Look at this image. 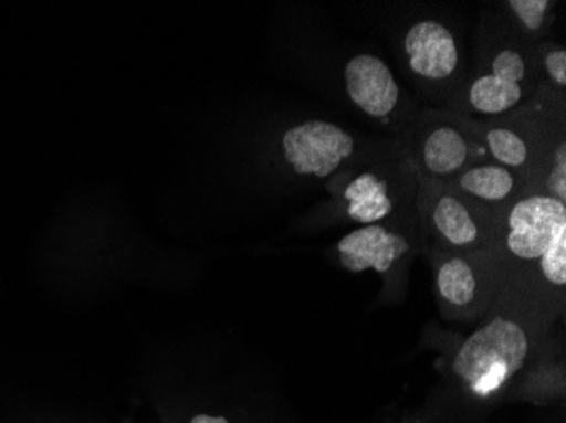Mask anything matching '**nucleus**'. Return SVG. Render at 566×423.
I'll return each mask as SVG.
<instances>
[{
  "label": "nucleus",
  "mask_w": 566,
  "mask_h": 423,
  "mask_svg": "<svg viewBox=\"0 0 566 423\" xmlns=\"http://www.w3.org/2000/svg\"><path fill=\"white\" fill-rule=\"evenodd\" d=\"M507 247L520 260L539 261L552 285H566V203L530 195L514 203L507 218Z\"/></svg>",
  "instance_id": "nucleus-1"
},
{
  "label": "nucleus",
  "mask_w": 566,
  "mask_h": 423,
  "mask_svg": "<svg viewBox=\"0 0 566 423\" xmlns=\"http://www.w3.org/2000/svg\"><path fill=\"white\" fill-rule=\"evenodd\" d=\"M527 355L526 330L520 324L495 317L461 343L453 371L479 396H489L523 368Z\"/></svg>",
  "instance_id": "nucleus-2"
},
{
  "label": "nucleus",
  "mask_w": 566,
  "mask_h": 423,
  "mask_svg": "<svg viewBox=\"0 0 566 423\" xmlns=\"http://www.w3.org/2000/svg\"><path fill=\"white\" fill-rule=\"evenodd\" d=\"M283 156L295 173L326 178L355 152V139L326 120H307L283 135Z\"/></svg>",
  "instance_id": "nucleus-3"
},
{
  "label": "nucleus",
  "mask_w": 566,
  "mask_h": 423,
  "mask_svg": "<svg viewBox=\"0 0 566 423\" xmlns=\"http://www.w3.org/2000/svg\"><path fill=\"white\" fill-rule=\"evenodd\" d=\"M526 78V59L514 47H505L492 60L491 70L473 82L469 92L470 105L485 116L509 113L523 101Z\"/></svg>",
  "instance_id": "nucleus-4"
},
{
  "label": "nucleus",
  "mask_w": 566,
  "mask_h": 423,
  "mask_svg": "<svg viewBox=\"0 0 566 423\" xmlns=\"http://www.w3.org/2000/svg\"><path fill=\"white\" fill-rule=\"evenodd\" d=\"M409 66L426 82H444L457 73L460 51L447 25L424 19L410 25L403 38Z\"/></svg>",
  "instance_id": "nucleus-5"
},
{
  "label": "nucleus",
  "mask_w": 566,
  "mask_h": 423,
  "mask_svg": "<svg viewBox=\"0 0 566 423\" xmlns=\"http://www.w3.org/2000/svg\"><path fill=\"white\" fill-rule=\"evenodd\" d=\"M345 85L349 101L375 119L392 114L399 102V85L392 70L378 56H353L345 66Z\"/></svg>",
  "instance_id": "nucleus-6"
},
{
  "label": "nucleus",
  "mask_w": 566,
  "mask_h": 423,
  "mask_svg": "<svg viewBox=\"0 0 566 423\" xmlns=\"http://www.w3.org/2000/svg\"><path fill=\"white\" fill-rule=\"evenodd\" d=\"M407 251L409 243L406 237L380 224L356 229L338 243L339 261L352 273L367 269L387 273Z\"/></svg>",
  "instance_id": "nucleus-7"
},
{
  "label": "nucleus",
  "mask_w": 566,
  "mask_h": 423,
  "mask_svg": "<svg viewBox=\"0 0 566 423\" xmlns=\"http://www.w3.org/2000/svg\"><path fill=\"white\" fill-rule=\"evenodd\" d=\"M470 146L460 129L438 126L429 130L422 142V165L434 177H448L465 167Z\"/></svg>",
  "instance_id": "nucleus-8"
},
{
  "label": "nucleus",
  "mask_w": 566,
  "mask_h": 423,
  "mask_svg": "<svg viewBox=\"0 0 566 423\" xmlns=\"http://www.w3.org/2000/svg\"><path fill=\"white\" fill-rule=\"evenodd\" d=\"M345 199L348 202L349 218L359 224L380 222L394 210L387 181L371 171L359 175L346 187Z\"/></svg>",
  "instance_id": "nucleus-9"
},
{
  "label": "nucleus",
  "mask_w": 566,
  "mask_h": 423,
  "mask_svg": "<svg viewBox=\"0 0 566 423\" xmlns=\"http://www.w3.org/2000/svg\"><path fill=\"white\" fill-rule=\"evenodd\" d=\"M432 224L453 246H470L480 237L479 221L472 209L453 192L443 193L432 203Z\"/></svg>",
  "instance_id": "nucleus-10"
},
{
  "label": "nucleus",
  "mask_w": 566,
  "mask_h": 423,
  "mask_svg": "<svg viewBox=\"0 0 566 423\" xmlns=\"http://www.w3.org/2000/svg\"><path fill=\"white\" fill-rule=\"evenodd\" d=\"M516 184L514 173L501 165H480L469 168L458 177L461 192L486 203L504 202L514 193Z\"/></svg>",
  "instance_id": "nucleus-11"
},
{
  "label": "nucleus",
  "mask_w": 566,
  "mask_h": 423,
  "mask_svg": "<svg viewBox=\"0 0 566 423\" xmlns=\"http://www.w3.org/2000/svg\"><path fill=\"white\" fill-rule=\"evenodd\" d=\"M438 289L448 304L465 307L475 300L476 278L472 266L461 257L448 260L438 272Z\"/></svg>",
  "instance_id": "nucleus-12"
},
{
  "label": "nucleus",
  "mask_w": 566,
  "mask_h": 423,
  "mask_svg": "<svg viewBox=\"0 0 566 423\" xmlns=\"http://www.w3.org/2000/svg\"><path fill=\"white\" fill-rule=\"evenodd\" d=\"M486 145L501 167L523 168L530 160L526 141L514 130L495 127L486 133Z\"/></svg>",
  "instance_id": "nucleus-13"
},
{
  "label": "nucleus",
  "mask_w": 566,
  "mask_h": 423,
  "mask_svg": "<svg viewBox=\"0 0 566 423\" xmlns=\"http://www.w3.org/2000/svg\"><path fill=\"white\" fill-rule=\"evenodd\" d=\"M507 6L527 33H539L545 25L546 14H548L552 2L548 0H511Z\"/></svg>",
  "instance_id": "nucleus-14"
},
{
  "label": "nucleus",
  "mask_w": 566,
  "mask_h": 423,
  "mask_svg": "<svg viewBox=\"0 0 566 423\" xmlns=\"http://www.w3.org/2000/svg\"><path fill=\"white\" fill-rule=\"evenodd\" d=\"M549 197L566 203V142L562 141L553 155V167L548 175Z\"/></svg>",
  "instance_id": "nucleus-15"
},
{
  "label": "nucleus",
  "mask_w": 566,
  "mask_h": 423,
  "mask_svg": "<svg viewBox=\"0 0 566 423\" xmlns=\"http://www.w3.org/2000/svg\"><path fill=\"white\" fill-rule=\"evenodd\" d=\"M546 72L549 78L555 82L559 87L566 85V50L558 47V50L548 51L545 55Z\"/></svg>",
  "instance_id": "nucleus-16"
},
{
  "label": "nucleus",
  "mask_w": 566,
  "mask_h": 423,
  "mask_svg": "<svg viewBox=\"0 0 566 423\" xmlns=\"http://www.w3.org/2000/svg\"><path fill=\"white\" fill-rule=\"evenodd\" d=\"M189 423H231L226 416L221 415H208V413H199V415L193 416Z\"/></svg>",
  "instance_id": "nucleus-17"
}]
</instances>
